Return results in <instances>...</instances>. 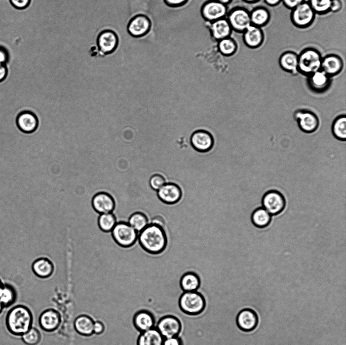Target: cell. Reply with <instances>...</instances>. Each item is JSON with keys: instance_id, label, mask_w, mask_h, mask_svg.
<instances>
[{"instance_id": "obj_1", "label": "cell", "mask_w": 346, "mask_h": 345, "mask_svg": "<svg viewBox=\"0 0 346 345\" xmlns=\"http://www.w3.org/2000/svg\"><path fill=\"white\" fill-rule=\"evenodd\" d=\"M138 240L141 247L152 254L162 253L168 242L164 229L151 223L138 233Z\"/></svg>"}, {"instance_id": "obj_2", "label": "cell", "mask_w": 346, "mask_h": 345, "mask_svg": "<svg viewBox=\"0 0 346 345\" xmlns=\"http://www.w3.org/2000/svg\"><path fill=\"white\" fill-rule=\"evenodd\" d=\"M5 323L7 330L11 334L21 336L32 327V314L26 306L16 305L8 311Z\"/></svg>"}, {"instance_id": "obj_3", "label": "cell", "mask_w": 346, "mask_h": 345, "mask_svg": "<svg viewBox=\"0 0 346 345\" xmlns=\"http://www.w3.org/2000/svg\"><path fill=\"white\" fill-rule=\"evenodd\" d=\"M180 310L188 315H197L202 313L206 307L203 295L197 291L183 292L179 297Z\"/></svg>"}, {"instance_id": "obj_4", "label": "cell", "mask_w": 346, "mask_h": 345, "mask_svg": "<svg viewBox=\"0 0 346 345\" xmlns=\"http://www.w3.org/2000/svg\"><path fill=\"white\" fill-rule=\"evenodd\" d=\"M111 232L116 243L124 248L132 246L138 239V233L128 222L117 223Z\"/></svg>"}, {"instance_id": "obj_5", "label": "cell", "mask_w": 346, "mask_h": 345, "mask_svg": "<svg viewBox=\"0 0 346 345\" xmlns=\"http://www.w3.org/2000/svg\"><path fill=\"white\" fill-rule=\"evenodd\" d=\"M261 202L262 207L272 215H278L282 212L286 204L284 195L276 190L266 191L262 196Z\"/></svg>"}, {"instance_id": "obj_6", "label": "cell", "mask_w": 346, "mask_h": 345, "mask_svg": "<svg viewBox=\"0 0 346 345\" xmlns=\"http://www.w3.org/2000/svg\"><path fill=\"white\" fill-rule=\"evenodd\" d=\"M321 62L318 53L313 50L306 51L298 58V70L303 74L310 75L320 70Z\"/></svg>"}, {"instance_id": "obj_7", "label": "cell", "mask_w": 346, "mask_h": 345, "mask_svg": "<svg viewBox=\"0 0 346 345\" xmlns=\"http://www.w3.org/2000/svg\"><path fill=\"white\" fill-rule=\"evenodd\" d=\"M156 328L164 338L178 336L182 329L179 319L172 315L162 317L158 322Z\"/></svg>"}, {"instance_id": "obj_8", "label": "cell", "mask_w": 346, "mask_h": 345, "mask_svg": "<svg viewBox=\"0 0 346 345\" xmlns=\"http://www.w3.org/2000/svg\"><path fill=\"white\" fill-rule=\"evenodd\" d=\"M294 117L300 129L304 133H313L318 128L319 118L311 111L297 110L294 112Z\"/></svg>"}, {"instance_id": "obj_9", "label": "cell", "mask_w": 346, "mask_h": 345, "mask_svg": "<svg viewBox=\"0 0 346 345\" xmlns=\"http://www.w3.org/2000/svg\"><path fill=\"white\" fill-rule=\"evenodd\" d=\"M193 148L200 153H206L213 148L214 139L209 132L204 130H198L194 132L190 139Z\"/></svg>"}, {"instance_id": "obj_10", "label": "cell", "mask_w": 346, "mask_h": 345, "mask_svg": "<svg viewBox=\"0 0 346 345\" xmlns=\"http://www.w3.org/2000/svg\"><path fill=\"white\" fill-rule=\"evenodd\" d=\"M159 199L167 204H174L180 201L182 197L180 187L174 183H165L157 191Z\"/></svg>"}, {"instance_id": "obj_11", "label": "cell", "mask_w": 346, "mask_h": 345, "mask_svg": "<svg viewBox=\"0 0 346 345\" xmlns=\"http://www.w3.org/2000/svg\"><path fill=\"white\" fill-rule=\"evenodd\" d=\"M236 323L240 329L244 332L254 330L258 324V317L252 309L245 308L241 310L236 317Z\"/></svg>"}, {"instance_id": "obj_12", "label": "cell", "mask_w": 346, "mask_h": 345, "mask_svg": "<svg viewBox=\"0 0 346 345\" xmlns=\"http://www.w3.org/2000/svg\"><path fill=\"white\" fill-rule=\"evenodd\" d=\"M94 210L99 214L112 212L115 208L116 202L113 197L106 192H99L92 199Z\"/></svg>"}, {"instance_id": "obj_13", "label": "cell", "mask_w": 346, "mask_h": 345, "mask_svg": "<svg viewBox=\"0 0 346 345\" xmlns=\"http://www.w3.org/2000/svg\"><path fill=\"white\" fill-rule=\"evenodd\" d=\"M61 322L60 314L53 309H48L43 311L39 319L41 328L47 332H52L56 330Z\"/></svg>"}, {"instance_id": "obj_14", "label": "cell", "mask_w": 346, "mask_h": 345, "mask_svg": "<svg viewBox=\"0 0 346 345\" xmlns=\"http://www.w3.org/2000/svg\"><path fill=\"white\" fill-rule=\"evenodd\" d=\"M135 328L140 332H144L155 327V318L148 311L142 310L137 312L133 318Z\"/></svg>"}, {"instance_id": "obj_15", "label": "cell", "mask_w": 346, "mask_h": 345, "mask_svg": "<svg viewBox=\"0 0 346 345\" xmlns=\"http://www.w3.org/2000/svg\"><path fill=\"white\" fill-rule=\"evenodd\" d=\"M17 124L19 128L25 133H32L37 130L39 119L37 116L30 111L21 112L17 117Z\"/></svg>"}, {"instance_id": "obj_16", "label": "cell", "mask_w": 346, "mask_h": 345, "mask_svg": "<svg viewBox=\"0 0 346 345\" xmlns=\"http://www.w3.org/2000/svg\"><path fill=\"white\" fill-rule=\"evenodd\" d=\"M330 82V77L321 70L309 75L307 80L310 89L317 93L325 92L329 88Z\"/></svg>"}, {"instance_id": "obj_17", "label": "cell", "mask_w": 346, "mask_h": 345, "mask_svg": "<svg viewBox=\"0 0 346 345\" xmlns=\"http://www.w3.org/2000/svg\"><path fill=\"white\" fill-rule=\"evenodd\" d=\"M292 16L295 24L304 26L309 24L313 19L314 11L309 4L301 3L295 8Z\"/></svg>"}, {"instance_id": "obj_18", "label": "cell", "mask_w": 346, "mask_h": 345, "mask_svg": "<svg viewBox=\"0 0 346 345\" xmlns=\"http://www.w3.org/2000/svg\"><path fill=\"white\" fill-rule=\"evenodd\" d=\"M32 270L36 276L41 278H47L53 274L54 266L49 258L40 257L33 262Z\"/></svg>"}, {"instance_id": "obj_19", "label": "cell", "mask_w": 346, "mask_h": 345, "mask_svg": "<svg viewBox=\"0 0 346 345\" xmlns=\"http://www.w3.org/2000/svg\"><path fill=\"white\" fill-rule=\"evenodd\" d=\"M164 338L156 327L141 332L137 345H163Z\"/></svg>"}, {"instance_id": "obj_20", "label": "cell", "mask_w": 346, "mask_h": 345, "mask_svg": "<svg viewBox=\"0 0 346 345\" xmlns=\"http://www.w3.org/2000/svg\"><path fill=\"white\" fill-rule=\"evenodd\" d=\"M94 321L88 315H81L78 316L73 322L75 331L85 336H90L93 332Z\"/></svg>"}, {"instance_id": "obj_21", "label": "cell", "mask_w": 346, "mask_h": 345, "mask_svg": "<svg viewBox=\"0 0 346 345\" xmlns=\"http://www.w3.org/2000/svg\"><path fill=\"white\" fill-rule=\"evenodd\" d=\"M98 42L102 52L109 53L115 49L118 43V38L113 31H104L99 35Z\"/></svg>"}, {"instance_id": "obj_22", "label": "cell", "mask_w": 346, "mask_h": 345, "mask_svg": "<svg viewBox=\"0 0 346 345\" xmlns=\"http://www.w3.org/2000/svg\"><path fill=\"white\" fill-rule=\"evenodd\" d=\"M179 284L180 288L184 292L195 291L200 287L201 280L196 273L188 272L181 276Z\"/></svg>"}, {"instance_id": "obj_23", "label": "cell", "mask_w": 346, "mask_h": 345, "mask_svg": "<svg viewBox=\"0 0 346 345\" xmlns=\"http://www.w3.org/2000/svg\"><path fill=\"white\" fill-rule=\"evenodd\" d=\"M17 291L15 287L8 283H5L0 287V303L4 308L11 307L16 301Z\"/></svg>"}, {"instance_id": "obj_24", "label": "cell", "mask_w": 346, "mask_h": 345, "mask_svg": "<svg viewBox=\"0 0 346 345\" xmlns=\"http://www.w3.org/2000/svg\"><path fill=\"white\" fill-rule=\"evenodd\" d=\"M251 220L255 227L259 228H264L270 224L272 221V215L263 207H259L252 212Z\"/></svg>"}, {"instance_id": "obj_25", "label": "cell", "mask_w": 346, "mask_h": 345, "mask_svg": "<svg viewBox=\"0 0 346 345\" xmlns=\"http://www.w3.org/2000/svg\"><path fill=\"white\" fill-rule=\"evenodd\" d=\"M233 26L239 30H246L250 24V18L248 14L242 10L234 11L230 16Z\"/></svg>"}, {"instance_id": "obj_26", "label": "cell", "mask_w": 346, "mask_h": 345, "mask_svg": "<svg viewBox=\"0 0 346 345\" xmlns=\"http://www.w3.org/2000/svg\"><path fill=\"white\" fill-rule=\"evenodd\" d=\"M321 68L329 77L338 74L341 70L342 64L341 61L334 56L325 58L321 62Z\"/></svg>"}, {"instance_id": "obj_27", "label": "cell", "mask_w": 346, "mask_h": 345, "mask_svg": "<svg viewBox=\"0 0 346 345\" xmlns=\"http://www.w3.org/2000/svg\"><path fill=\"white\" fill-rule=\"evenodd\" d=\"M332 132L334 137L340 141L346 140V117L340 115L336 117L332 125Z\"/></svg>"}, {"instance_id": "obj_28", "label": "cell", "mask_w": 346, "mask_h": 345, "mask_svg": "<svg viewBox=\"0 0 346 345\" xmlns=\"http://www.w3.org/2000/svg\"><path fill=\"white\" fill-rule=\"evenodd\" d=\"M97 223L102 231L109 232L112 230L117 222L115 215L112 212L99 214Z\"/></svg>"}, {"instance_id": "obj_29", "label": "cell", "mask_w": 346, "mask_h": 345, "mask_svg": "<svg viewBox=\"0 0 346 345\" xmlns=\"http://www.w3.org/2000/svg\"><path fill=\"white\" fill-rule=\"evenodd\" d=\"M128 224L138 233L148 225L147 216L143 212L137 211L132 213L128 220Z\"/></svg>"}, {"instance_id": "obj_30", "label": "cell", "mask_w": 346, "mask_h": 345, "mask_svg": "<svg viewBox=\"0 0 346 345\" xmlns=\"http://www.w3.org/2000/svg\"><path fill=\"white\" fill-rule=\"evenodd\" d=\"M225 12L224 6L218 3L207 5L204 9L205 16L209 19H215L222 16Z\"/></svg>"}, {"instance_id": "obj_31", "label": "cell", "mask_w": 346, "mask_h": 345, "mask_svg": "<svg viewBox=\"0 0 346 345\" xmlns=\"http://www.w3.org/2000/svg\"><path fill=\"white\" fill-rule=\"evenodd\" d=\"M244 38L246 42L249 46L255 47L261 42L262 35L258 28L250 25L246 29Z\"/></svg>"}, {"instance_id": "obj_32", "label": "cell", "mask_w": 346, "mask_h": 345, "mask_svg": "<svg viewBox=\"0 0 346 345\" xmlns=\"http://www.w3.org/2000/svg\"><path fill=\"white\" fill-rule=\"evenodd\" d=\"M280 64L285 70L296 73L298 70V58L292 53L285 54L281 58Z\"/></svg>"}, {"instance_id": "obj_33", "label": "cell", "mask_w": 346, "mask_h": 345, "mask_svg": "<svg viewBox=\"0 0 346 345\" xmlns=\"http://www.w3.org/2000/svg\"><path fill=\"white\" fill-rule=\"evenodd\" d=\"M148 27V22L146 18L138 17L130 23L128 30L134 35H139L144 33Z\"/></svg>"}, {"instance_id": "obj_34", "label": "cell", "mask_w": 346, "mask_h": 345, "mask_svg": "<svg viewBox=\"0 0 346 345\" xmlns=\"http://www.w3.org/2000/svg\"><path fill=\"white\" fill-rule=\"evenodd\" d=\"M21 337L23 342L26 345H37L41 339L39 330L32 327Z\"/></svg>"}, {"instance_id": "obj_35", "label": "cell", "mask_w": 346, "mask_h": 345, "mask_svg": "<svg viewBox=\"0 0 346 345\" xmlns=\"http://www.w3.org/2000/svg\"><path fill=\"white\" fill-rule=\"evenodd\" d=\"M212 28L214 35L217 38L224 37L229 32V26L227 22L223 20L215 22Z\"/></svg>"}, {"instance_id": "obj_36", "label": "cell", "mask_w": 346, "mask_h": 345, "mask_svg": "<svg viewBox=\"0 0 346 345\" xmlns=\"http://www.w3.org/2000/svg\"><path fill=\"white\" fill-rule=\"evenodd\" d=\"M250 21L254 24L260 25L264 24L268 19L267 12L263 9H257L250 16Z\"/></svg>"}, {"instance_id": "obj_37", "label": "cell", "mask_w": 346, "mask_h": 345, "mask_svg": "<svg viewBox=\"0 0 346 345\" xmlns=\"http://www.w3.org/2000/svg\"><path fill=\"white\" fill-rule=\"evenodd\" d=\"M332 0H311L310 5L313 10L319 13H323L330 9Z\"/></svg>"}, {"instance_id": "obj_38", "label": "cell", "mask_w": 346, "mask_h": 345, "mask_svg": "<svg viewBox=\"0 0 346 345\" xmlns=\"http://www.w3.org/2000/svg\"><path fill=\"white\" fill-rule=\"evenodd\" d=\"M165 183L166 182L164 177L159 174L152 175L149 181V186L151 188L157 191L162 187Z\"/></svg>"}, {"instance_id": "obj_39", "label": "cell", "mask_w": 346, "mask_h": 345, "mask_svg": "<svg viewBox=\"0 0 346 345\" xmlns=\"http://www.w3.org/2000/svg\"><path fill=\"white\" fill-rule=\"evenodd\" d=\"M219 47L220 50L225 54H230L232 53L235 49V45L230 39H224L222 40L219 44Z\"/></svg>"}, {"instance_id": "obj_40", "label": "cell", "mask_w": 346, "mask_h": 345, "mask_svg": "<svg viewBox=\"0 0 346 345\" xmlns=\"http://www.w3.org/2000/svg\"><path fill=\"white\" fill-rule=\"evenodd\" d=\"M11 4L16 9L22 10L26 8L31 0H9Z\"/></svg>"}, {"instance_id": "obj_41", "label": "cell", "mask_w": 346, "mask_h": 345, "mask_svg": "<svg viewBox=\"0 0 346 345\" xmlns=\"http://www.w3.org/2000/svg\"><path fill=\"white\" fill-rule=\"evenodd\" d=\"M10 60V55L8 50L0 46V63L8 64Z\"/></svg>"}, {"instance_id": "obj_42", "label": "cell", "mask_w": 346, "mask_h": 345, "mask_svg": "<svg viewBox=\"0 0 346 345\" xmlns=\"http://www.w3.org/2000/svg\"><path fill=\"white\" fill-rule=\"evenodd\" d=\"M163 345H183V341L179 336L164 338Z\"/></svg>"}, {"instance_id": "obj_43", "label": "cell", "mask_w": 346, "mask_h": 345, "mask_svg": "<svg viewBox=\"0 0 346 345\" xmlns=\"http://www.w3.org/2000/svg\"><path fill=\"white\" fill-rule=\"evenodd\" d=\"M105 330V326L100 321H94L93 327L94 333L99 335L101 334Z\"/></svg>"}, {"instance_id": "obj_44", "label": "cell", "mask_w": 346, "mask_h": 345, "mask_svg": "<svg viewBox=\"0 0 346 345\" xmlns=\"http://www.w3.org/2000/svg\"><path fill=\"white\" fill-rule=\"evenodd\" d=\"M151 224L156 225L164 228L166 223L163 217L160 215H157L151 219Z\"/></svg>"}, {"instance_id": "obj_45", "label": "cell", "mask_w": 346, "mask_h": 345, "mask_svg": "<svg viewBox=\"0 0 346 345\" xmlns=\"http://www.w3.org/2000/svg\"><path fill=\"white\" fill-rule=\"evenodd\" d=\"M8 72V69L7 64L0 63V82L5 79Z\"/></svg>"}, {"instance_id": "obj_46", "label": "cell", "mask_w": 346, "mask_h": 345, "mask_svg": "<svg viewBox=\"0 0 346 345\" xmlns=\"http://www.w3.org/2000/svg\"><path fill=\"white\" fill-rule=\"evenodd\" d=\"M283 1L288 7L295 8L301 3L302 0H283Z\"/></svg>"}, {"instance_id": "obj_47", "label": "cell", "mask_w": 346, "mask_h": 345, "mask_svg": "<svg viewBox=\"0 0 346 345\" xmlns=\"http://www.w3.org/2000/svg\"><path fill=\"white\" fill-rule=\"evenodd\" d=\"M340 8V4L338 0H332L330 9L333 11H336Z\"/></svg>"}, {"instance_id": "obj_48", "label": "cell", "mask_w": 346, "mask_h": 345, "mask_svg": "<svg viewBox=\"0 0 346 345\" xmlns=\"http://www.w3.org/2000/svg\"><path fill=\"white\" fill-rule=\"evenodd\" d=\"M169 3L173 4H177L182 3L184 0H167Z\"/></svg>"}, {"instance_id": "obj_49", "label": "cell", "mask_w": 346, "mask_h": 345, "mask_svg": "<svg viewBox=\"0 0 346 345\" xmlns=\"http://www.w3.org/2000/svg\"><path fill=\"white\" fill-rule=\"evenodd\" d=\"M280 0H265V1L270 5H275L277 4Z\"/></svg>"}, {"instance_id": "obj_50", "label": "cell", "mask_w": 346, "mask_h": 345, "mask_svg": "<svg viewBox=\"0 0 346 345\" xmlns=\"http://www.w3.org/2000/svg\"><path fill=\"white\" fill-rule=\"evenodd\" d=\"M4 309V308L3 307L2 305L0 303V314L2 313Z\"/></svg>"}, {"instance_id": "obj_51", "label": "cell", "mask_w": 346, "mask_h": 345, "mask_svg": "<svg viewBox=\"0 0 346 345\" xmlns=\"http://www.w3.org/2000/svg\"><path fill=\"white\" fill-rule=\"evenodd\" d=\"M220 1H221V2H223V3H226V2H227L229 0H220Z\"/></svg>"}, {"instance_id": "obj_52", "label": "cell", "mask_w": 346, "mask_h": 345, "mask_svg": "<svg viewBox=\"0 0 346 345\" xmlns=\"http://www.w3.org/2000/svg\"><path fill=\"white\" fill-rule=\"evenodd\" d=\"M3 284V283L1 279H0V287L2 286Z\"/></svg>"}, {"instance_id": "obj_53", "label": "cell", "mask_w": 346, "mask_h": 345, "mask_svg": "<svg viewBox=\"0 0 346 345\" xmlns=\"http://www.w3.org/2000/svg\"><path fill=\"white\" fill-rule=\"evenodd\" d=\"M247 1H254V0H247Z\"/></svg>"}]
</instances>
